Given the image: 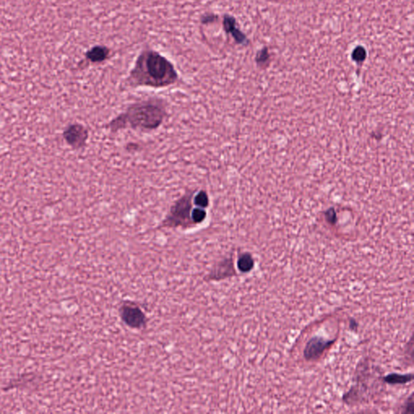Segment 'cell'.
Returning <instances> with one entry per match:
<instances>
[{"label": "cell", "instance_id": "cell-5", "mask_svg": "<svg viewBox=\"0 0 414 414\" xmlns=\"http://www.w3.org/2000/svg\"><path fill=\"white\" fill-rule=\"evenodd\" d=\"M223 28L226 34L231 36L237 45L248 46L250 44L249 37L238 27L236 19L232 15H224L223 18Z\"/></svg>", "mask_w": 414, "mask_h": 414}, {"label": "cell", "instance_id": "cell-1", "mask_svg": "<svg viewBox=\"0 0 414 414\" xmlns=\"http://www.w3.org/2000/svg\"><path fill=\"white\" fill-rule=\"evenodd\" d=\"M167 117L168 106L165 100L148 98L128 105L105 127L111 134H117L124 130L149 132L160 128Z\"/></svg>", "mask_w": 414, "mask_h": 414}, {"label": "cell", "instance_id": "cell-2", "mask_svg": "<svg viewBox=\"0 0 414 414\" xmlns=\"http://www.w3.org/2000/svg\"><path fill=\"white\" fill-rule=\"evenodd\" d=\"M179 73L171 61L154 50H144L129 72L127 84L133 88H164L179 81Z\"/></svg>", "mask_w": 414, "mask_h": 414}, {"label": "cell", "instance_id": "cell-7", "mask_svg": "<svg viewBox=\"0 0 414 414\" xmlns=\"http://www.w3.org/2000/svg\"><path fill=\"white\" fill-rule=\"evenodd\" d=\"M333 342L326 340L322 337H313L307 343L303 355L307 360H315L319 358L324 351L329 348Z\"/></svg>", "mask_w": 414, "mask_h": 414}, {"label": "cell", "instance_id": "cell-6", "mask_svg": "<svg viewBox=\"0 0 414 414\" xmlns=\"http://www.w3.org/2000/svg\"><path fill=\"white\" fill-rule=\"evenodd\" d=\"M89 132L88 129L80 124H74L69 127L65 132V138L70 146L75 148H81L87 143Z\"/></svg>", "mask_w": 414, "mask_h": 414}, {"label": "cell", "instance_id": "cell-11", "mask_svg": "<svg viewBox=\"0 0 414 414\" xmlns=\"http://www.w3.org/2000/svg\"><path fill=\"white\" fill-rule=\"evenodd\" d=\"M368 59V51L363 45H356L351 52V59L358 66H362Z\"/></svg>", "mask_w": 414, "mask_h": 414}, {"label": "cell", "instance_id": "cell-9", "mask_svg": "<svg viewBox=\"0 0 414 414\" xmlns=\"http://www.w3.org/2000/svg\"><path fill=\"white\" fill-rule=\"evenodd\" d=\"M255 62L258 67L265 69L270 66L271 62V54L268 47L264 46L259 50L255 56Z\"/></svg>", "mask_w": 414, "mask_h": 414}, {"label": "cell", "instance_id": "cell-12", "mask_svg": "<svg viewBox=\"0 0 414 414\" xmlns=\"http://www.w3.org/2000/svg\"><path fill=\"white\" fill-rule=\"evenodd\" d=\"M254 261L253 257L249 253H243L240 255L237 261V266L241 272H249L253 268Z\"/></svg>", "mask_w": 414, "mask_h": 414}, {"label": "cell", "instance_id": "cell-8", "mask_svg": "<svg viewBox=\"0 0 414 414\" xmlns=\"http://www.w3.org/2000/svg\"><path fill=\"white\" fill-rule=\"evenodd\" d=\"M111 51L105 45H95L85 54V59L91 63H102L110 58Z\"/></svg>", "mask_w": 414, "mask_h": 414}, {"label": "cell", "instance_id": "cell-3", "mask_svg": "<svg viewBox=\"0 0 414 414\" xmlns=\"http://www.w3.org/2000/svg\"><path fill=\"white\" fill-rule=\"evenodd\" d=\"M196 189L185 191L180 198L170 206L165 217L158 226V229L162 228H182L189 229L195 227L191 218V212L193 208L192 198Z\"/></svg>", "mask_w": 414, "mask_h": 414}, {"label": "cell", "instance_id": "cell-14", "mask_svg": "<svg viewBox=\"0 0 414 414\" xmlns=\"http://www.w3.org/2000/svg\"><path fill=\"white\" fill-rule=\"evenodd\" d=\"M384 380L391 384H401V383H406L408 382L412 381V375L393 374V375H387V377H385Z\"/></svg>", "mask_w": 414, "mask_h": 414}, {"label": "cell", "instance_id": "cell-10", "mask_svg": "<svg viewBox=\"0 0 414 414\" xmlns=\"http://www.w3.org/2000/svg\"><path fill=\"white\" fill-rule=\"evenodd\" d=\"M192 203L195 206L201 208L207 209L210 204V196L205 189H197L192 198Z\"/></svg>", "mask_w": 414, "mask_h": 414}, {"label": "cell", "instance_id": "cell-15", "mask_svg": "<svg viewBox=\"0 0 414 414\" xmlns=\"http://www.w3.org/2000/svg\"><path fill=\"white\" fill-rule=\"evenodd\" d=\"M218 16L214 13H206L202 15L200 21L202 25H211L218 20Z\"/></svg>", "mask_w": 414, "mask_h": 414}, {"label": "cell", "instance_id": "cell-13", "mask_svg": "<svg viewBox=\"0 0 414 414\" xmlns=\"http://www.w3.org/2000/svg\"><path fill=\"white\" fill-rule=\"evenodd\" d=\"M207 218V210L206 209L201 208L198 206H193L191 212V218L194 226L200 225L206 221Z\"/></svg>", "mask_w": 414, "mask_h": 414}, {"label": "cell", "instance_id": "cell-4", "mask_svg": "<svg viewBox=\"0 0 414 414\" xmlns=\"http://www.w3.org/2000/svg\"><path fill=\"white\" fill-rule=\"evenodd\" d=\"M121 319L128 326L140 329L146 323V317L142 310L132 304H125L120 309Z\"/></svg>", "mask_w": 414, "mask_h": 414}]
</instances>
